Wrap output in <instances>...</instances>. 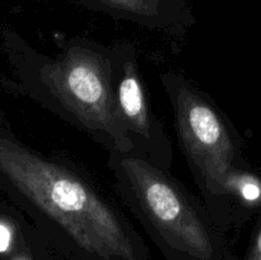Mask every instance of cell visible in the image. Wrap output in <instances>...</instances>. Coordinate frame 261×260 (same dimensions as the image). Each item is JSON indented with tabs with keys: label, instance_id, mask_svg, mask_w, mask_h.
<instances>
[{
	"label": "cell",
	"instance_id": "6da1fadb",
	"mask_svg": "<svg viewBox=\"0 0 261 260\" xmlns=\"http://www.w3.org/2000/svg\"><path fill=\"white\" fill-rule=\"evenodd\" d=\"M0 190L63 260H150L142 236L71 161L25 144L0 111Z\"/></svg>",
	"mask_w": 261,
	"mask_h": 260
},
{
	"label": "cell",
	"instance_id": "7a4b0ae2",
	"mask_svg": "<svg viewBox=\"0 0 261 260\" xmlns=\"http://www.w3.org/2000/svg\"><path fill=\"white\" fill-rule=\"evenodd\" d=\"M2 50L10 68L9 78L2 79L8 91L36 102L109 153L133 152L115 105L117 43L76 37L47 55L7 30Z\"/></svg>",
	"mask_w": 261,
	"mask_h": 260
},
{
	"label": "cell",
	"instance_id": "3957f363",
	"mask_svg": "<svg viewBox=\"0 0 261 260\" xmlns=\"http://www.w3.org/2000/svg\"><path fill=\"white\" fill-rule=\"evenodd\" d=\"M177 142L200 199L224 232L261 213V168L245 157L236 126L216 101L178 71L161 74Z\"/></svg>",
	"mask_w": 261,
	"mask_h": 260
},
{
	"label": "cell",
	"instance_id": "277c9868",
	"mask_svg": "<svg viewBox=\"0 0 261 260\" xmlns=\"http://www.w3.org/2000/svg\"><path fill=\"white\" fill-rule=\"evenodd\" d=\"M107 166L122 204L165 260H239L203 200L171 170L121 150L109 153Z\"/></svg>",
	"mask_w": 261,
	"mask_h": 260
},
{
	"label": "cell",
	"instance_id": "5b68a950",
	"mask_svg": "<svg viewBox=\"0 0 261 260\" xmlns=\"http://www.w3.org/2000/svg\"><path fill=\"white\" fill-rule=\"evenodd\" d=\"M114 93L117 117L133 152L153 165L171 170L172 142L148 98L134 43H117Z\"/></svg>",
	"mask_w": 261,
	"mask_h": 260
},
{
	"label": "cell",
	"instance_id": "8992f818",
	"mask_svg": "<svg viewBox=\"0 0 261 260\" xmlns=\"http://www.w3.org/2000/svg\"><path fill=\"white\" fill-rule=\"evenodd\" d=\"M241 260H261V213L257 218V223L252 231L249 246Z\"/></svg>",
	"mask_w": 261,
	"mask_h": 260
},
{
	"label": "cell",
	"instance_id": "52a82bcc",
	"mask_svg": "<svg viewBox=\"0 0 261 260\" xmlns=\"http://www.w3.org/2000/svg\"><path fill=\"white\" fill-rule=\"evenodd\" d=\"M60 260H63V259H60Z\"/></svg>",
	"mask_w": 261,
	"mask_h": 260
}]
</instances>
